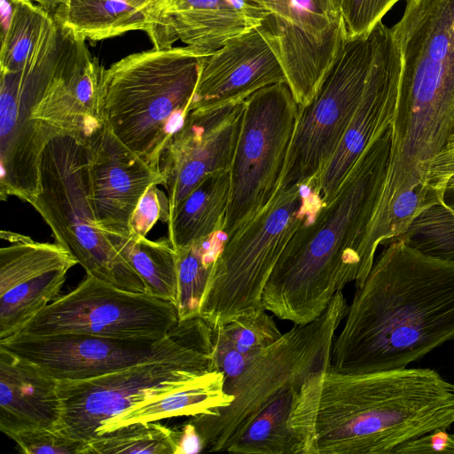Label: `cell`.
Returning a JSON list of instances; mask_svg holds the SVG:
<instances>
[{
  "instance_id": "1",
  "label": "cell",
  "mask_w": 454,
  "mask_h": 454,
  "mask_svg": "<svg viewBox=\"0 0 454 454\" xmlns=\"http://www.w3.org/2000/svg\"><path fill=\"white\" fill-rule=\"evenodd\" d=\"M454 423V385L429 368L347 373L331 365L296 386L288 427L300 454H393Z\"/></svg>"
},
{
  "instance_id": "2",
  "label": "cell",
  "mask_w": 454,
  "mask_h": 454,
  "mask_svg": "<svg viewBox=\"0 0 454 454\" xmlns=\"http://www.w3.org/2000/svg\"><path fill=\"white\" fill-rule=\"evenodd\" d=\"M393 145L392 123L368 145L338 187L293 233L264 286L262 304L294 325L319 317L348 283L363 285L378 247L373 231Z\"/></svg>"
},
{
  "instance_id": "3",
  "label": "cell",
  "mask_w": 454,
  "mask_h": 454,
  "mask_svg": "<svg viewBox=\"0 0 454 454\" xmlns=\"http://www.w3.org/2000/svg\"><path fill=\"white\" fill-rule=\"evenodd\" d=\"M454 340V261L395 239L356 288L331 367L347 373L407 367Z\"/></svg>"
},
{
  "instance_id": "4",
  "label": "cell",
  "mask_w": 454,
  "mask_h": 454,
  "mask_svg": "<svg viewBox=\"0 0 454 454\" xmlns=\"http://www.w3.org/2000/svg\"><path fill=\"white\" fill-rule=\"evenodd\" d=\"M391 29L402 60L386 185L395 197L454 139V0H406Z\"/></svg>"
},
{
  "instance_id": "5",
  "label": "cell",
  "mask_w": 454,
  "mask_h": 454,
  "mask_svg": "<svg viewBox=\"0 0 454 454\" xmlns=\"http://www.w3.org/2000/svg\"><path fill=\"white\" fill-rule=\"evenodd\" d=\"M205 55L187 45L153 48L102 69L99 113L104 124L158 171L166 145L189 113Z\"/></svg>"
},
{
  "instance_id": "6",
  "label": "cell",
  "mask_w": 454,
  "mask_h": 454,
  "mask_svg": "<svg viewBox=\"0 0 454 454\" xmlns=\"http://www.w3.org/2000/svg\"><path fill=\"white\" fill-rule=\"evenodd\" d=\"M348 309L340 291L319 317L308 324L294 325L239 376L225 380L224 391L233 401L187 420L200 439L203 451H227L277 394L300 385L313 372L331 365L335 334Z\"/></svg>"
},
{
  "instance_id": "7",
  "label": "cell",
  "mask_w": 454,
  "mask_h": 454,
  "mask_svg": "<svg viewBox=\"0 0 454 454\" xmlns=\"http://www.w3.org/2000/svg\"><path fill=\"white\" fill-rule=\"evenodd\" d=\"M307 185L278 189L253 218L226 237L215 254L200 316L212 328L262 309L264 286L293 233L317 210Z\"/></svg>"
},
{
  "instance_id": "8",
  "label": "cell",
  "mask_w": 454,
  "mask_h": 454,
  "mask_svg": "<svg viewBox=\"0 0 454 454\" xmlns=\"http://www.w3.org/2000/svg\"><path fill=\"white\" fill-rule=\"evenodd\" d=\"M27 202L86 274L124 290L145 292L140 277L96 220L89 196L84 140L61 134L46 143L40 160V189Z\"/></svg>"
},
{
  "instance_id": "9",
  "label": "cell",
  "mask_w": 454,
  "mask_h": 454,
  "mask_svg": "<svg viewBox=\"0 0 454 454\" xmlns=\"http://www.w3.org/2000/svg\"><path fill=\"white\" fill-rule=\"evenodd\" d=\"M387 27L347 39L312 99L299 107L278 189L309 185L339 146L363 97Z\"/></svg>"
},
{
  "instance_id": "10",
  "label": "cell",
  "mask_w": 454,
  "mask_h": 454,
  "mask_svg": "<svg viewBox=\"0 0 454 454\" xmlns=\"http://www.w3.org/2000/svg\"><path fill=\"white\" fill-rule=\"evenodd\" d=\"M298 113L299 106L286 82L262 88L244 100L221 231L226 237L261 211L278 191Z\"/></svg>"
},
{
  "instance_id": "11",
  "label": "cell",
  "mask_w": 454,
  "mask_h": 454,
  "mask_svg": "<svg viewBox=\"0 0 454 454\" xmlns=\"http://www.w3.org/2000/svg\"><path fill=\"white\" fill-rule=\"evenodd\" d=\"M179 323L173 302L147 292L124 290L86 274L77 287L57 297L20 333H86L158 341L168 336Z\"/></svg>"
},
{
  "instance_id": "12",
  "label": "cell",
  "mask_w": 454,
  "mask_h": 454,
  "mask_svg": "<svg viewBox=\"0 0 454 454\" xmlns=\"http://www.w3.org/2000/svg\"><path fill=\"white\" fill-rule=\"evenodd\" d=\"M210 370L209 353L156 358L104 375L59 380L61 419L58 429L86 442L101 422L136 404L183 387Z\"/></svg>"
},
{
  "instance_id": "13",
  "label": "cell",
  "mask_w": 454,
  "mask_h": 454,
  "mask_svg": "<svg viewBox=\"0 0 454 454\" xmlns=\"http://www.w3.org/2000/svg\"><path fill=\"white\" fill-rule=\"evenodd\" d=\"M196 319L180 322L158 340H121L86 333H17L0 346L42 368L58 380H79L110 373L156 358L204 350ZM207 352V351H206Z\"/></svg>"
},
{
  "instance_id": "14",
  "label": "cell",
  "mask_w": 454,
  "mask_h": 454,
  "mask_svg": "<svg viewBox=\"0 0 454 454\" xmlns=\"http://www.w3.org/2000/svg\"><path fill=\"white\" fill-rule=\"evenodd\" d=\"M262 12L299 107L314 97L348 39L336 0H247Z\"/></svg>"
},
{
  "instance_id": "15",
  "label": "cell",
  "mask_w": 454,
  "mask_h": 454,
  "mask_svg": "<svg viewBox=\"0 0 454 454\" xmlns=\"http://www.w3.org/2000/svg\"><path fill=\"white\" fill-rule=\"evenodd\" d=\"M55 73L53 61L35 56L17 70L1 71L0 197L26 202L40 189V160L45 144L31 121V107Z\"/></svg>"
},
{
  "instance_id": "16",
  "label": "cell",
  "mask_w": 454,
  "mask_h": 454,
  "mask_svg": "<svg viewBox=\"0 0 454 454\" xmlns=\"http://www.w3.org/2000/svg\"><path fill=\"white\" fill-rule=\"evenodd\" d=\"M244 101L191 110L159 161L170 216L207 176L231 169L243 119Z\"/></svg>"
},
{
  "instance_id": "17",
  "label": "cell",
  "mask_w": 454,
  "mask_h": 454,
  "mask_svg": "<svg viewBox=\"0 0 454 454\" xmlns=\"http://www.w3.org/2000/svg\"><path fill=\"white\" fill-rule=\"evenodd\" d=\"M85 41L67 28L57 69L31 107V121L45 145L61 134L87 143L104 124L99 113L103 67L90 54Z\"/></svg>"
},
{
  "instance_id": "18",
  "label": "cell",
  "mask_w": 454,
  "mask_h": 454,
  "mask_svg": "<svg viewBox=\"0 0 454 454\" xmlns=\"http://www.w3.org/2000/svg\"><path fill=\"white\" fill-rule=\"evenodd\" d=\"M89 196L99 227L113 242L130 236L129 223L140 198L160 172L103 124L87 142Z\"/></svg>"
},
{
  "instance_id": "19",
  "label": "cell",
  "mask_w": 454,
  "mask_h": 454,
  "mask_svg": "<svg viewBox=\"0 0 454 454\" xmlns=\"http://www.w3.org/2000/svg\"><path fill=\"white\" fill-rule=\"evenodd\" d=\"M278 82L286 76L275 39L262 23L201 58L189 112L242 102Z\"/></svg>"
},
{
  "instance_id": "20",
  "label": "cell",
  "mask_w": 454,
  "mask_h": 454,
  "mask_svg": "<svg viewBox=\"0 0 454 454\" xmlns=\"http://www.w3.org/2000/svg\"><path fill=\"white\" fill-rule=\"evenodd\" d=\"M402 60L391 28L380 46L356 111L334 154L308 186L322 204L329 202L368 145L393 122Z\"/></svg>"
},
{
  "instance_id": "21",
  "label": "cell",
  "mask_w": 454,
  "mask_h": 454,
  "mask_svg": "<svg viewBox=\"0 0 454 454\" xmlns=\"http://www.w3.org/2000/svg\"><path fill=\"white\" fill-rule=\"evenodd\" d=\"M262 21V12L247 0H156L145 33L155 49H169L181 40L210 54Z\"/></svg>"
},
{
  "instance_id": "22",
  "label": "cell",
  "mask_w": 454,
  "mask_h": 454,
  "mask_svg": "<svg viewBox=\"0 0 454 454\" xmlns=\"http://www.w3.org/2000/svg\"><path fill=\"white\" fill-rule=\"evenodd\" d=\"M59 380L0 346V430L57 427L61 419Z\"/></svg>"
},
{
  "instance_id": "23",
  "label": "cell",
  "mask_w": 454,
  "mask_h": 454,
  "mask_svg": "<svg viewBox=\"0 0 454 454\" xmlns=\"http://www.w3.org/2000/svg\"><path fill=\"white\" fill-rule=\"evenodd\" d=\"M224 383L223 373L208 371L183 387L131 406L102 421L96 430V436L136 422L194 416L227 406L233 401V397L224 391Z\"/></svg>"
},
{
  "instance_id": "24",
  "label": "cell",
  "mask_w": 454,
  "mask_h": 454,
  "mask_svg": "<svg viewBox=\"0 0 454 454\" xmlns=\"http://www.w3.org/2000/svg\"><path fill=\"white\" fill-rule=\"evenodd\" d=\"M230 171L204 178L176 207L168 222L175 250L211 239L222 231L230 199Z\"/></svg>"
},
{
  "instance_id": "25",
  "label": "cell",
  "mask_w": 454,
  "mask_h": 454,
  "mask_svg": "<svg viewBox=\"0 0 454 454\" xmlns=\"http://www.w3.org/2000/svg\"><path fill=\"white\" fill-rule=\"evenodd\" d=\"M156 0H69L58 6L54 20L85 40L98 41L133 30H146Z\"/></svg>"
},
{
  "instance_id": "26",
  "label": "cell",
  "mask_w": 454,
  "mask_h": 454,
  "mask_svg": "<svg viewBox=\"0 0 454 454\" xmlns=\"http://www.w3.org/2000/svg\"><path fill=\"white\" fill-rule=\"evenodd\" d=\"M296 386L277 394L227 449L243 454H300V445L288 427Z\"/></svg>"
},
{
  "instance_id": "27",
  "label": "cell",
  "mask_w": 454,
  "mask_h": 454,
  "mask_svg": "<svg viewBox=\"0 0 454 454\" xmlns=\"http://www.w3.org/2000/svg\"><path fill=\"white\" fill-rule=\"evenodd\" d=\"M114 244L140 277L145 292L176 304V252L168 238L150 240L130 236L116 239Z\"/></svg>"
},
{
  "instance_id": "28",
  "label": "cell",
  "mask_w": 454,
  "mask_h": 454,
  "mask_svg": "<svg viewBox=\"0 0 454 454\" xmlns=\"http://www.w3.org/2000/svg\"><path fill=\"white\" fill-rule=\"evenodd\" d=\"M68 270L56 269L43 272L0 294V340L19 333L56 299Z\"/></svg>"
},
{
  "instance_id": "29",
  "label": "cell",
  "mask_w": 454,
  "mask_h": 454,
  "mask_svg": "<svg viewBox=\"0 0 454 454\" xmlns=\"http://www.w3.org/2000/svg\"><path fill=\"white\" fill-rule=\"evenodd\" d=\"M55 20L33 2L15 0L7 22L1 24V71L19 69L33 54Z\"/></svg>"
},
{
  "instance_id": "30",
  "label": "cell",
  "mask_w": 454,
  "mask_h": 454,
  "mask_svg": "<svg viewBox=\"0 0 454 454\" xmlns=\"http://www.w3.org/2000/svg\"><path fill=\"white\" fill-rule=\"evenodd\" d=\"M396 239L427 255L454 261V185L446 186L441 200L419 214Z\"/></svg>"
},
{
  "instance_id": "31",
  "label": "cell",
  "mask_w": 454,
  "mask_h": 454,
  "mask_svg": "<svg viewBox=\"0 0 454 454\" xmlns=\"http://www.w3.org/2000/svg\"><path fill=\"white\" fill-rule=\"evenodd\" d=\"M90 454H175V429L158 421L136 422L98 434L88 442Z\"/></svg>"
},
{
  "instance_id": "32",
  "label": "cell",
  "mask_w": 454,
  "mask_h": 454,
  "mask_svg": "<svg viewBox=\"0 0 454 454\" xmlns=\"http://www.w3.org/2000/svg\"><path fill=\"white\" fill-rule=\"evenodd\" d=\"M210 240L197 241L176 249L179 321L199 317L202 297L209 278L212 262Z\"/></svg>"
},
{
  "instance_id": "33",
  "label": "cell",
  "mask_w": 454,
  "mask_h": 454,
  "mask_svg": "<svg viewBox=\"0 0 454 454\" xmlns=\"http://www.w3.org/2000/svg\"><path fill=\"white\" fill-rule=\"evenodd\" d=\"M220 326L234 347L252 360L283 335L265 309L241 316Z\"/></svg>"
},
{
  "instance_id": "34",
  "label": "cell",
  "mask_w": 454,
  "mask_h": 454,
  "mask_svg": "<svg viewBox=\"0 0 454 454\" xmlns=\"http://www.w3.org/2000/svg\"><path fill=\"white\" fill-rule=\"evenodd\" d=\"M442 192L443 190L427 182L419 183L401 192L387 210V241L403 235L419 214L441 200Z\"/></svg>"
},
{
  "instance_id": "35",
  "label": "cell",
  "mask_w": 454,
  "mask_h": 454,
  "mask_svg": "<svg viewBox=\"0 0 454 454\" xmlns=\"http://www.w3.org/2000/svg\"><path fill=\"white\" fill-rule=\"evenodd\" d=\"M8 436L27 454H90L88 442L57 427L27 429Z\"/></svg>"
},
{
  "instance_id": "36",
  "label": "cell",
  "mask_w": 454,
  "mask_h": 454,
  "mask_svg": "<svg viewBox=\"0 0 454 454\" xmlns=\"http://www.w3.org/2000/svg\"><path fill=\"white\" fill-rule=\"evenodd\" d=\"M399 0H337L348 39L369 33Z\"/></svg>"
},
{
  "instance_id": "37",
  "label": "cell",
  "mask_w": 454,
  "mask_h": 454,
  "mask_svg": "<svg viewBox=\"0 0 454 454\" xmlns=\"http://www.w3.org/2000/svg\"><path fill=\"white\" fill-rule=\"evenodd\" d=\"M158 185L154 184L149 186L140 198L131 215L130 236L146 237L158 221L166 223L169 221V200Z\"/></svg>"
},
{
  "instance_id": "38",
  "label": "cell",
  "mask_w": 454,
  "mask_h": 454,
  "mask_svg": "<svg viewBox=\"0 0 454 454\" xmlns=\"http://www.w3.org/2000/svg\"><path fill=\"white\" fill-rule=\"evenodd\" d=\"M210 370L223 374L225 380L239 376L253 361L240 353L221 326L212 328Z\"/></svg>"
},
{
  "instance_id": "39",
  "label": "cell",
  "mask_w": 454,
  "mask_h": 454,
  "mask_svg": "<svg viewBox=\"0 0 454 454\" xmlns=\"http://www.w3.org/2000/svg\"><path fill=\"white\" fill-rule=\"evenodd\" d=\"M422 453L454 454V434L447 428H437L400 444L393 451V454Z\"/></svg>"
},
{
  "instance_id": "40",
  "label": "cell",
  "mask_w": 454,
  "mask_h": 454,
  "mask_svg": "<svg viewBox=\"0 0 454 454\" xmlns=\"http://www.w3.org/2000/svg\"><path fill=\"white\" fill-rule=\"evenodd\" d=\"M424 182L442 190L454 185V140L431 160Z\"/></svg>"
},
{
  "instance_id": "41",
  "label": "cell",
  "mask_w": 454,
  "mask_h": 454,
  "mask_svg": "<svg viewBox=\"0 0 454 454\" xmlns=\"http://www.w3.org/2000/svg\"><path fill=\"white\" fill-rule=\"evenodd\" d=\"M30 2H35L40 4L43 8H54L56 9L60 4L69 1V0H27Z\"/></svg>"
},
{
  "instance_id": "42",
  "label": "cell",
  "mask_w": 454,
  "mask_h": 454,
  "mask_svg": "<svg viewBox=\"0 0 454 454\" xmlns=\"http://www.w3.org/2000/svg\"><path fill=\"white\" fill-rule=\"evenodd\" d=\"M337 1V0H336Z\"/></svg>"
}]
</instances>
